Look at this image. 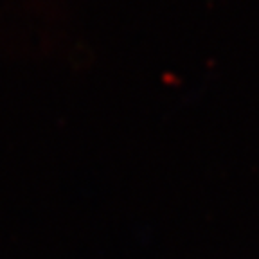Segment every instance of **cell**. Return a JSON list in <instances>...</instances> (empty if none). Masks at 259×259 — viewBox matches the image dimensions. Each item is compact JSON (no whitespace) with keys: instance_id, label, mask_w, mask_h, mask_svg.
<instances>
[]
</instances>
